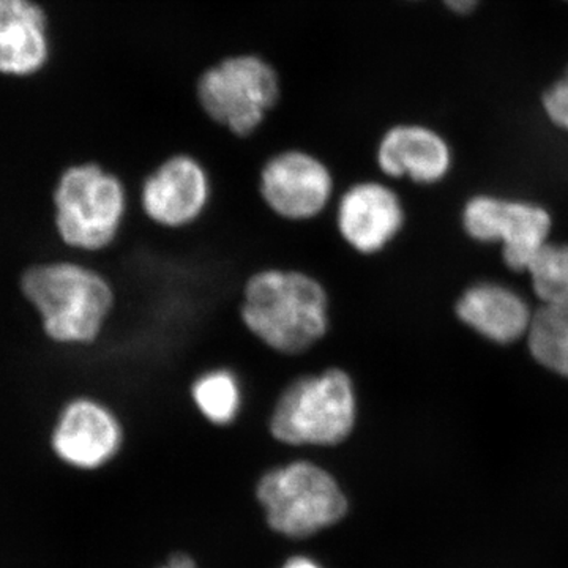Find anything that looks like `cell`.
I'll use <instances>...</instances> for the list:
<instances>
[{
	"label": "cell",
	"mask_w": 568,
	"mask_h": 568,
	"mask_svg": "<svg viewBox=\"0 0 568 568\" xmlns=\"http://www.w3.org/2000/svg\"><path fill=\"white\" fill-rule=\"evenodd\" d=\"M22 290L43 316L48 334L58 342H93L114 308L110 282L81 265L31 268L22 278Z\"/></svg>",
	"instance_id": "4"
},
{
	"label": "cell",
	"mask_w": 568,
	"mask_h": 568,
	"mask_svg": "<svg viewBox=\"0 0 568 568\" xmlns=\"http://www.w3.org/2000/svg\"><path fill=\"white\" fill-rule=\"evenodd\" d=\"M280 568H325L320 560L306 555H294L284 560Z\"/></svg>",
	"instance_id": "19"
},
{
	"label": "cell",
	"mask_w": 568,
	"mask_h": 568,
	"mask_svg": "<svg viewBox=\"0 0 568 568\" xmlns=\"http://www.w3.org/2000/svg\"><path fill=\"white\" fill-rule=\"evenodd\" d=\"M361 394L354 376L338 365L295 376L276 395L268 435L291 448H335L354 436Z\"/></svg>",
	"instance_id": "2"
},
{
	"label": "cell",
	"mask_w": 568,
	"mask_h": 568,
	"mask_svg": "<svg viewBox=\"0 0 568 568\" xmlns=\"http://www.w3.org/2000/svg\"><path fill=\"white\" fill-rule=\"evenodd\" d=\"M406 207L387 183H351L334 203V226L339 241L361 257L379 256L406 226Z\"/></svg>",
	"instance_id": "9"
},
{
	"label": "cell",
	"mask_w": 568,
	"mask_h": 568,
	"mask_svg": "<svg viewBox=\"0 0 568 568\" xmlns=\"http://www.w3.org/2000/svg\"><path fill=\"white\" fill-rule=\"evenodd\" d=\"M257 194L268 213L284 223L316 222L335 203L331 168L305 151L275 153L261 168Z\"/></svg>",
	"instance_id": "7"
},
{
	"label": "cell",
	"mask_w": 568,
	"mask_h": 568,
	"mask_svg": "<svg viewBox=\"0 0 568 568\" xmlns=\"http://www.w3.org/2000/svg\"><path fill=\"white\" fill-rule=\"evenodd\" d=\"M528 274L541 305L568 302V245L548 244L529 264Z\"/></svg>",
	"instance_id": "17"
},
{
	"label": "cell",
	"mask_w": 568,
	"mask_h": 568,
	"mask_svg": "<svg viewBox=\"0 0 568 568\" xmlns=\"http://www.w3.org/2000/svg\"><path fill=\"white\" fill-rule=\"evenodd\" d=\"M462 220L474 241L503 245L504 263L515 272L528 271L548 244L552 226L551 215L540 205L487 194L467 201Z\"/></svg>",
	"instance_id": "8"
},
{
	"label": "cell",
	"mask_w": 568,
	"mask_h": 568,
	"mask_svg": "<svg viewBox=\"0 0 568 568\" xmlns=\"http://www.w3.org/2000/svg\"><path fill=\"white\" fill-rule=\"evenodd\" d=\"M197 92L213 121L237 136H248L278 99V80L263 59L239 55L205 71Z\"/></svg>",
	"instance_id": "6"
},
{
	"label": "cell",
	"mask_w": 568,
	"mask_h": 568,
	"mask_svg": "<svg viewBox=\"0 0 568 568\" xmlns=\"http://www.w3.org/2000/svg\"><path fill=\"white\" fill-rule=\"evenodd\" d=\"M541 104L549 122L568 133V80L566 78L549 85L544 93Z\"/></svg>",
	"instance_id": "18"
},
{
	"label": "cell",
	"mask_w": 568,
	"mask_h": 568,
	"mask_svg": "<svg viewBox=\"0 0 568 568\" xmlns=\"http://www.w3.org/2000/svg\"><path fill=\"white\" fill-rule=\"evenodd\" d=\"M376 163L388 179L435 185L450 173L454 155L448 142L435 130L424 125H396L379 141Z\"/></svg>",
	"instance_id": "12"
},
{
	"label": "cell",
	"mask_w": 568,
	"mask_h": 568,
	"mask_svg": "<svg viewBox=\"0 0 568 568\" xmlns=\"http://www.w3.org/2000/svg\"><path fill=\"white\" fill-rule=\"evenodd\" d=\"M528 346L538 365L568 379V302L534 313Z\"/></svg>",
	"instance_id": "16"
},
{
	"label": "cell",
	"mask_w": 568,
	"mask_h": 568,
	"mask_svg": "<svg viewBox=\"0 0 568 568\" xmlns=\"http://www.w3.org/2000/svg\"><path fill=\"white\" fill-rule=\"evenodd\" d=\"M455 312L463 324L497 345H510L528 336L534 320L532 310L521 294L493 282L467 287Z\"/></svg>",
	"instance_id": "13"
},
{
	"label": "cell",
	"mask_w": 568,
	"mask_h": 568,
	"mask_svg": "<svg viewBox=\"0 0 568 568\" xmlns=\"http://www.w3.org/2000/svg\"><path fill=\"white\" fill-rule=\"evenodd\" d=\"M55 205L63 241L89 252L115 241L129 207L123 183L99 164L67 171L55 192Z\"/></svg>",
	"instance_id": "5"
},
{
	"label": "cell",
	"mask_w": 568,
	"mask_h": 568,
	"mask_svg": "<svg viewBox=\"0 0 568 568\" xmlns=\"http://www.w3.org/2000/svg\"><path fill=\"white\" fill-rule=\"evenodd\" d=\"M211 175L186 153L170 156L145 178L141 209L145 219L166 231H183L204 219L212 205Z\"/></svg>",
	"instance_id": "10"
},
{
	"label": "cell",
	"mask_w": 568,
	"mask_h": 568,
	"mask_svg": "<svg viewBox=\"0 0 568 568\" xmlns=\"http://www.w3.org/2000/svg\"><path fill=\"white\" fill-rule=\"evenodd\" d=\"M123 446L121 420L102 403L77 399L52 433V448L65 465L95 470L110 465Z\"/></svg>",
	"instance_id": "11"
},
{
	"label": "cell",
	"mask_w": 568,
	"mask_h": 568,
	"mask_svg": "<svg viewBox=\"0 0 568 568\" xmlns=\"http://www.w3.org/2000/svg\"><path fill=\"white\" fill-rule=\"evenodd\" d=\"M443 2L452 13L469 14L477 9L480 0H443Z\"/></svg>",
	"instance_id": "20"
},
{
	"label": "cell",
	"mask_w": 568,
	"mask_h": 568,
	"mask_svg": "<svg viewBox=\"0 0 568 568\" xmlns=\"http://www.w3.org/2000/svg\"><path fill=\"white\" fill-rule=\"evenodd\" d=\"M47 21L31 0H0V71L29 74L48 55Z\"/></svg>",
	"instance_id": "14"
},
{
	"label": "cell",
	"mask_w": 568,
	"mask_h": 568,
	"mask_svg": "<svg viewBox=\"0 0 568 568\" xmlns=\"http://www.w3.org/2000/svg\"><path fill=\"white\" fill-rule=\"evenodd\" d=\"M564 78H566V80H568V69H567V73H566V77H564Z\"/></svg>",
	"instance_id": "22"
},
{
	"label": "cell",
	"mask_w": 568,
	"mask_h": 568,
	"mask_svg": "<svg viewBox=\"0 0 568 568\" xmlns=\"http://www.w3.org/2000/svg\"><path fill=\"white\" fill-rule=\"evenodd\" d=\"M160 568H196V564L189 555H174L168 560L166 566Z\"/></svg>",
	"instance_id": "21"
},
{
	"label": "cell",
	"mask_w": 568,
	"mask_h": 568,
	"mask_svg": "<svg viewBox=\"0 0 568 568\" xmlns=\"http://www.w3.org/2000/svg\"><path fill=\"white\" fill-rule=\"evenodd\" d=\"M189 395L197 416L213 428H230L244 413V383L230 366H211L197 373Z\"/></svg>",
	"instance_id": "15"
},
{
	"label": "cell",
	"mask_w": 568,
	"mask_h": 568,
	"mask_svg": "<svg viewBox=\"0 0 568 568\" xmlns=\"http://www.w3.org/2000/svg\"><path fill=\"white\" fill-rule=\"evenodd\" d=\"M254 491L268 528L294 540L334 528L349 511V497L338 478L313 459L271 467L257 478Z\"/></svg>",
	"instance_id": "3"
},
{
	"label": "cell",
	"mask_w": 568,
	"mask_h": 568,
	"mask_svg": "<svg viewBox=\"0 0 568 568\" xmlns=\"http://www.w3.org/2000/svg\"><path fill=\"white\" fill-rule=\"evenodd\" d=\"M332 295L304 268H257L246 276L239 298V321L265 349L297 357L327 338L332 331Z\"/></svg>",
	"instance_id": "1"
}]
</instances>
